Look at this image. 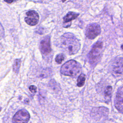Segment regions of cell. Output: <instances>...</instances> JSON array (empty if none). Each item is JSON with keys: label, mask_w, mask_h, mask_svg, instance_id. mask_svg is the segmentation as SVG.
<instances>
[{"label": "cell", "mask_w": 123, "mask_h": 123, "mask_svg": "<svg viewBox=\"0 0 123 123\" xmlns=\"http://www.w3.org/2000/svg\"><path fill=\"white\" fill-rule=\"evenodd\" d=\"M61 47L68 54L73 55L78 52L80 49L79 40L71 33H66L60 38Z\"/></svg>", "instance_id": "6da1fadb"}, {"label": "cell", "mask_w": 123, "mask_h": 123, "mask_svg": "<svg viewBox=\"0 0 123 123\" xmlns=\"http://www.w3.org/2000/svg\"><path fill=\"white\" fill-rule=\"evenodd\" d=\"M81 71V66L77 62L71 60L63 64L61 68V73L67 76L74 77Z\"/></svg>", "instance_id": "7a4b0ae2"}, {"label": "cell", "mask_w": 123, "mask_h": 123, "mask_svg": "<svg viewBox=\"0 0 123 123\" xmlns=\"http://www.w3.org/2000/svg\"><path fill=\"white\" fill-rule=\"evenodd\" d=\"M103 44L101 41H98L92 47L88 54V59L90 63H95L98 62L100 57Z\"/></svg>", "instance_id": "3957f363"}, {"label": "cell", "mask_w": 123, "mask_h": 123, "mask_svg": "<svg viewBox=\"0 0 123 123\" xmlns=\"http://www.w3.org/2000/svg\"><path fill=\"white\" fill-rule=\"evenodd\" d=\"M111 69L113 75L117 76L123 75V57H118L114 59Z\"/></svg>", "instance_id": "277c9868"}, {"label": "cell", "mask_w": 123, "mask_h": 123, "mask_svg": "<svg viewBox=\"0 0 123 123\" xmlns=\"http://www.w3.org/2000/svg\"><path fill=\"white\" fill-rule=\"evenodd\" d=\"M30 119V114L25 110L18 111L12 118V123H27Z\"/></svg>", "instance_id": "5b68a950"}, {"label": "cell", "mask_w": 123, "mask_h": 123, "mask_svg": "<svg viewBox=\"0 0 123 123\" xmlns=\"http://www.w3.org/2000/svg\"><path fill=\"white\" fill-rule=\"evenodd\" d=\"M101 32L99 25L97 23H92L88 25L86 30V36L89 39H94L97 37Z\"/></svg>", "instance_id": "8992f818"}, {"label": "cell", "mask_w": 123, "mask_h": 123, "mask_svg": "<svg viewBox=\"0 0 123 123\" xmlns=\"http://www.w3.org/2000/svg\"><path fill=\"white\" fill-rule=\"evenodd\" d=\"M109 110L105 107H96L92 109L91 115L94 119L100 120L105 119L107 116Z\"/></svg>", "instance_id": "52a82bcc"}, {"label": "cell", "mask_w": 123, "mask_h": 123, "mask_svg": "<svg viewBox=\"0 0 123 123\" xmlns=\"http://www.w3.org/2000/svg\"><path fill=\"white\" fill-rule=\"evenodd\" d=\"M25 20L28 25L34 26L38 23L39 15L35 11L31 10L26 12Z\"/></svg>", "instance_id": "ba28073f"}, {"label": "cell", "mask_w": 123, "mask_h": 123, "mask_svg": "<svg viewBox=\"0 0 123 123\" xmlns=\"http://www.w3.org/2000/svg\"><path fill=\"white\" fill-rule=\"evenodd\" d=\"M115 106L117 110L123 113V87L119 88L117 92L114 101Z\"/></svg>", "instance_id": "9c48e42d"}, {"label": "cell", "mask_w": 123, "mask_h": 123, "mask_svg": "<svg viewBox=\"0 0 123 123\" xmlns=\"http://www.w3.org/2000/svg\"><path fill=\"white\" fill-rule=\"evenodd\" d=\"M40 49L42 54L44 55L48 54L51 52L49 37L46 36L41 40L40 44Z\"/></svg>", "instance_id": "30bf717a"}, {"label": "cell", "mask_w": 123, "mask_h": 123, "mask_svg": "<svg viewBox=\"0 0 123 123\" xmlns=\"http://www.w3.org/2000/svg\"><path fill=\"white\" fill-rule=\"evenodd\" d=\"M79 15V14L78 13H76L73 12H68L67 14L63 17V21L64 23L70 22L71 21L76 19Z\"/></svg>", "instance_id": "8fae6325"}, {"label": "cell", "mask_w": 123, "mask_h": 123, "mask_svg": "<svg viewBox=\"0 0 123 123\" xmlns=\"http://www.w3.org/2000/svg\"><path fill=\"white\" fill-rule=\"evenodd\" d=\"M112 87L111 86H108L105 88L104 91V95L106 99H110L111 95Z\"/></svg>", "instance_id": "7c38bea8"}, {"label": "cell", "mask_w": 123, "mask_h": 123, "mask_svg": "<svg viewBox=\"0 0 123 123\" xmlns=\"http://www.w3.org/2000/svg\"><path fill=\"white\" fill-rule=\"evenodd\" d=\"M21 61L20 59H16L13 62V71L15 73H18L20 69Z\"/></svg>", "instance_id": "4fadbf2b"}, {"label": "cell", "mask_w": 123, "mask_h": 123, "mask_svg": "<svg viewBox=\"0 0 123 123\" xmlns=\"http://www.w3.org/2000/svg\"><path fill=\"white\" fill-rule=\"evenodd\" d=\"M86 79L85 75L83 74H81L78 77L77 79V86L79 87L83 86L85 83Z\"/></svg>", "instance_id": "5bb4252c"}, {"label": "cell", "mask_w": 123, "mask_h": 123, "mask_svg": "<svg viewBox=\"0 0 123 123\" xmlns=\"http://www.w3.org/2000/svg\"><path fill=\"white\" fill-rule=\"evenodd\" d=\"M64 59V55L62 53L58 54L55 58V61L58 63H61Z\"/></svg>", "instance_id": "9a60e30c"}, {"label": "cell", "mask_w": 123, "mask_h": 123, "mask_svg": "<svg viewBox=\"0 0 123 123\" xmlns=\"http://www.w3.org/2000/svg\"><path fill=\"white\" fill-rule=\"evenodd\" d=\"M29 89L33 93H35L37 92V87L34 85H31L29 87Z\"/></svg>", "instance_id": "2e32d148"}, {"label": "cell", "mask_w": 123, "mask_h": 123, "mask_svg": "<svg viewBox=\"0 0 123 123\" xmlns=\"http://www.w3.org/2000/svg\"><path fill=\"white\" fill-rule=\"evenodd\" d=\"M3 35H4L3 28L1 24L0 23V37H3Z\"/></svg>", "instance_id": "e0dca14e"}, {"label": "cell", "mask_w": 123, "mask_h": 123, "mask_svg": "<svg viewBox=\"0 0 123 123\" xmlns=\"http://www.w3.org/2000/svg\"><path fill=\"white\" fill-rule=\"evenodd\" d=\"M6 2L8 3H12L13 1H14L15 0H4Z\"/></svg>", "instance_id": "ac0fdd59"}, {"label": "cell", "mask_w": 123, "mask_h": 123, "mask_svg": "<svg viewBox=\"0 0 123 123\" xmlns=\"http://www.w3.org/2000/svg\"><path fill=\"white\" fill-rule=\"evenodd\" d=\"M62 0V1L63 2H65L66 0Z\"/></svg>", "instance_id": "d6986e66"}, {"label": "cell", "mask_w": 123, "mask_h": 123, "mask_svg": "<svg viewBox=\"0 0 123 123\" xmlns=\"http://www.w3.org/2000/svg\"><path fill=\"white\" fill-rule=\"evenodd\" d=\"M121 48L123 49V45H122L121 46Z\"/></svg>", "instance_id": "ffe728a7"}]
</instances>
